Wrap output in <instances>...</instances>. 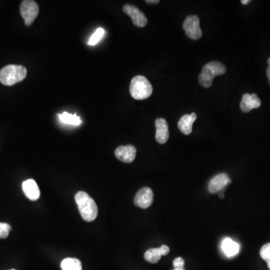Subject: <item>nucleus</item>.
Instances as JSON below:
<instances>
[{
    "label": "nucleus",
    "instance_id": "f257e3e1",
    "mask_svg": "<svg viewBox=\"0 0 270 270\" xmlns=\"http://www.w3.org/2000/svg\"><path fill=\"white\" fill-rule=\"evenodd\" d=\"M75 201L83 220L88 222L96 220L98 216V207L94 200L85 191L77 193Z\"/></svg>",
    "mask_w": 270,
    "mask_h": 270
},
{
    "label": "nucleus",
    "instance_id": "f03ea898",
    "mask_svg": "<svg viewBox=\"0 0 270 270\" xmlns=\"http://www.w3.org/2000/svg\"><path fill=\"white\" fill-rule=\"evenodd\" d=\"M27 75V68L23 65H6L0 71V82L5 86H11L24 81Z\"/></svg>",
    "mask_w": 270,
    "mask_h": 270
},
{
    "label": "nucleus",
    "instance_id": "7ed1b4c3",
    "mask_svg": "<svg viewBox=\"0 0 270 270\" xmlns=\"http://www.w3.org/2000/svg\"><path fill=\"white\" fill-rule=\"evenodd\" d=\"M227 71L225 65L219 62H210L203 67L202 71L199 75V83L204 87L212 86L216 76L225 75Z\"/></svg>",
    "mask_w": 270,
    "mask_h": 270
},
{
    "label": "nucleus",
    "instance_id": "20e7f679",
    "mask_svg": "<svg viewBox=\"0 0 270 270\" xmlns=\"http://www.w3.org/2000/svg\"><path fill=\"white\" fill-rule=\"evenodd\" d=\"M153 90L150 82L141 75H137L131 81V96L136 100L148 99L151 96Z\"/></svg>",
    "mask_w": 270,
    "mask_h": 270
},
{
    "label": "nucleus",
    "instance_id": "39448f33",
    "mask_svg": "<svg viewBox=\"0 0 270 270\" xmlns=\"http://www.w3.org/2000/svg\"><path fill=\"white\" fill-rule=\"evenodd\" d=\"M20 11L21 16L24 18L25 25L30 26L39 15V7L35 1L24 0L20 6Z\"/></svg>",
    "mask_w": 270,
    "mask_h": 270
},
{
    "label": "nucleus",
    "instance_id": "423d86ee",
    "mask_svg": "<svg viewBox=\"0 0 270 270\" xmlns=\"http://www.w3.org/2000/svg\"><path fill=\"white\" fill-rule=\"evenodd\" d=\"M183 29L186 35L193 40H197L202 36V30L200 27V19L197 16H188L183 23Z\"/></svg>",
    "mask_w": 270,
    "mask_h": 270
},
{
    "label": "nucleus",
    "instance_id": "0eeeda50",
    "mask_svg": "<svg viewBox=\"0 0 270 270\" xmlns=\"http://www.w3.org/2000/svg\"><path fill=\"white\" fill-rule=\"evenodd\" d=\"M153 198L152 189L148 187H143L137 191L134 199V203L136 207L141 209H147L153 204Z\"/></svg>",
    "mask_w": 270,
    "mask_h": 270
},
{
    "label": "nucleus",
    "instance_id": "6e6552de",
    "mask_svg": "<svg viewBox=\"0 0 270 270\" xmlns=\"http://www.w3.org/2000/svg\"><path fill=\"white\" fill-rule=\"evenodd\" d=\"M123 11L132 18L133 24L137 27H144L147 24V18L138 8L133 5L126 4L123 6Z\"/></svg>",
    "mask_w": 270,
    "mask_h": 270
},
{
    "label": "nucleus",
    "instance_id": "1a4fd4ad",
    "mask_svg": "<svg viewBox=\"0 0 270 270\" xmlns=\"http://www.w3.org/2000/svg\"><path fill=\"white\" fill-rule=\"evenodd\" d=\"M230 183L231 179L227 173H219L210 180L208 186V190L212 194L221 192L222 190H225L226 186H228Z\"/></svg>",
    "mask_w": 270,
    "mask_h": 270
},
{
    "label": "nucleus",
    "instance_id": "9d476101",
    "mask_svg": "<svg viewBox=\"0 0 270 270\" xmlns=\"http://www.w3.org/2000/svg\"><path fill=\"white\" fill-rule=\"evenodd\" d=\"M137 150L134 146H120L115 150V155L117 159L124 163H132L135 159Z\"/></svg>",
    "mask_w": 270,
    "mask_h": 270
},
{
    "label": "nucleus",
    "instance_id": "9b49d317",
    "mask_svg": "<svg viewBox=\"0 0 270 270\" xmlns=\"http://www.w3.org/2000/svg\"><path fill=\"white\" fill-rule=\"evenodd\" d=\"M155 125L156 128L155 139L157 142L160 144L166 143L169 138V129L166 119L158 118L155 120Z\"/></svg>",
    "mask_w": 270,
    "mask_h": 270
},
{
    "label": "nucleus",
    "instance_id": "f8f14e48",
    "mask_svg": "<svg viewBox=\"0 0 270 270\" xmlns=\"http://www.w3.org/2000/svg\"><path fill=\"white\" fill-rule=\"evenodd\" d=\"M170 248L168 245H163L159 248H150L144 254V259L150 263H157L161 260V256L168 255Z\"/></svg>",
    "mask_w": 270,
    "mask_h": 270
},
{
    "label": "nucleus",
    "instance_id": "ddd939ff",
    "mask_svg": "<svg viewBox=\"0 0 270 270\" xmlns=\"http://www.w3.org/2000/svg\"><path fill=\"white\" fill-rule=\"evenodd\" d=\"M261 101L256 94L249 95L245 93L243 96L240 108L244 113H248L251 110L261 107Z\"/></svg>",
    "mask_w": 270,
    "mask_h": 270
},
{
    "label": "nucleus",
    "instance_id": "4468645a",
    "mask_svg": "<svg viewBox=\"0 0 270 270\" xmlns=\"http://www.w3.org/2000/svg\"><path fill=\"white\" fill-rule=\"evenodd\" d=\"M23 191L27 198L32 201H37L40 197V189L35 180H25L22 184Z\"/></svg>",
    "mask_w": 270,
    "mask_h": 270
},
{
    "label": "nucleus",
    "instance_id": "2eb2a0df",
    "mask_svg": "<svg viewBox=\"0 0 270 270\" xmlns=\"http://www.w3.org/2000/svg\"><path fill=\"white\" fill-rule=\"evenodd\" d=\"M197 119V114L192 113L191 114H186L183 116L178 122V128L182 133L189 135L192 132V126L194 121Z\"/></svg>",
    "mask_w": 270,
    "mask_h": 270
},
{
    "label": "nucleus",
    "instance_id": "dca6fc26",
    "mask_svg": "<svg viewBox=\"0 0 270 270\" xmlns=\"http://www.w3.org/2000/svg\"><path fill=\"white\" fill-rule=\"evenodd\" d=\"M222 249L226 256L228 258L236 256L240 252V247L230 238H225L222 243Z\"/></svg>",
    "mask_w": 270,
    "mask_h": 270
},
{
    "label": "nucleus",
    "instance_id": "f3484780",
    "mask_svg": "<svg viewBox=\"0 0 270 270\" xmlns=\"http://www.w3.org/2000/svg\"><path fill=\"white\" fill-rule=\"evenodd\" d=\"M59 119L62 122L68 125H80L82 121L81 118L77 116V114H68L67 112H63L62 114H59Z\"/></svg>",
    "mask_w": 270,
    "mask_h": 270
},
{
    "label": "nucleus",
    "instance_id": "a211bd4d",
    "mask_svg": "<svg viewBox=\"0 0 270 270\" xmlns=\"http://www.w3.org/2000/svg\"><path fill=\"white\" fill-rule=\"evenodd\" d=\"M62 270H82L81 262L77 258H68L61 263Z\"/></svg>",
    "mask_w": 270,
    "mask_h": 270
},
{
    "label": "nucleus",
    "instance_id": "6ab92c4d",
    "mask_svg": "<svg viewBox=\"0 0 270 270\" xmlns=\"http://www.w3.org/2000/svg\"><path fill=\"white\" fill-rule=\"evenodd\" d=\"M104 29L100 27L93 34V35L90 37L89 42H88V45L91 46H94L97 45L99 43L100 40H101V38L103 37L104 34Z\"/></svg>",
    "mask_w": 270,
    "mask_h": 270
},
{
    "label": "nucleus",
    "instance_id": "aec40b11",
    "mask_svg": "<svg viewBox=\"0 0 270 270\" xmlns=\"http://www.w3.org/2000/svg\"><path fill=\"white\" fill-rule=\"evenodd\" d=\"M11 227L9 224L0 222V239H6L9 237Z\"/></svg>",
    "mask_w": 270,
    "mask_h": 270
},
{
    "label": "nucleus",
    "instance_id": "412c9836",
    "mask_svg": "<svg viewBox=\"0 0 270 270\" xmlns=\"http://www.w3.org/2000/svg\"><path fill=\"white\" fill-rule=\"evenodd\" d=\"M260 254H261L262 259L264 260V261H267L268 260L270 259V243L265 244L262 247Z\"/></svg>",
    "mask_w": 270,
    "mask_h": 270
},
{
    "label": "nucleus",
    "instance_id": "4be33fe9",
    "mask_svg": "<svg viewBox=\"0 0 270 270\" xmlns=\"http://www.w3.org/2000/svg\"><path fill=\"white\" fill-rule=\"evenodd\" d=\"M173 266L174 268H184L185 261L183 258L179 257L176 258L173 262Z\"/></svg>",
    "mask_w": 270,
    "mask_h": 270
},
{
    "label": "nucleus",
    "instance_id": "5701e85b",
    "mask_svg": "<svg viewBox=\"0 0 270 270\" xmlns=\"http://www.w3.org/2000/svg\"><path fill=\"white\" fill-rule=\"evenodd\" d=\"M268 66L267 69H266V74H267L268 79H269V84H270V58L268 60Z\"/></svg>",
    "mask_w": 270,
    "mask_h": 270
},
{
    "label": "nucleus",
    "instance_id": "b1692460",
    "mask_svg": "<svg viewBox=\"0 0 270 270\" xmlns=\"http://www.w3.org/2000/svg\"><path fill=\"white\" fill-rule=\"evenodd\" d=\"M159 2V0H147L146 3H150V4H158Z\"/></svg>",
    "mask_w": 270,
    "mask_h": 270
},
{
    "label": "nucleus",
    "instance_id": "393cba45",
    "mask_svg": "<svg viewBox=\"0 0 270 270\" xmlns=\"http://www.w3.org/2000/svg\"><path fill=\"white\" fill-rule=\"evenodd\" d=\"M251 3V1L250 0H242L241 3L243 5H247L248 4V3Z\"/></svg>",
    "mask_w": 270,
    "mask_h": 270
},
{
    "label": "nucleus",
    "instance_id": "a878e982",
    "mask_svg": "<svg viewBox=\"0 0 270 270\" xmlns=\"http://www.w3.org/2000/svg\"><path fill=\"white\" fill-rule=\"evenodd\" d=\"M224 197H225V194H224L223 193H220V194H219V198H220V199H223Z\"/></svg>",
    "mask_w": 270,
    "mask_h": 270
},
{
    "label": "nucleus",
    "instance_id": "bb28decb",
    "mask_svg": "<svg viewBox=\"0 0 270 270\" xmlns=\"http://www.w3.org/2000/svg\"><path fill=\"white\" fill-rule=\"evenodd\" d=\"M266 263H267L268 267H269V269H270V259L268 260V261H266Z\"/></svg>",
    "mask_w": 270,
    "mask_h": 270
},
{
    "label": "nucleus",
    "instance_id": "cd10ccee",
    "mask_svg": "<svg viewBox=\"0 0 270 270\" xmlns=\"http://www.w3.org/2000/svg\"><path fill=\"white\" fill-rule=\"evenodd\" d=\"M173 270H185L184 268H174Z\"/></svg>",
    "mask_w": 270,
    "mask_h": 270
},
{
    "label": "nucleus",
    "instance_id": "c85d7f7f",
    "mask_svg": "<svg viewBox=\"0 0 270 270\" xmlns=\"http://www.w3.org/2000/svg\"><path fill=\"white\" fill-rule=\"evenodd\" d=\"M11 270H15V269H11Z\"/></svg>",
    "mask_w": 270,
    "mask_h": 270
}]
</instances>
